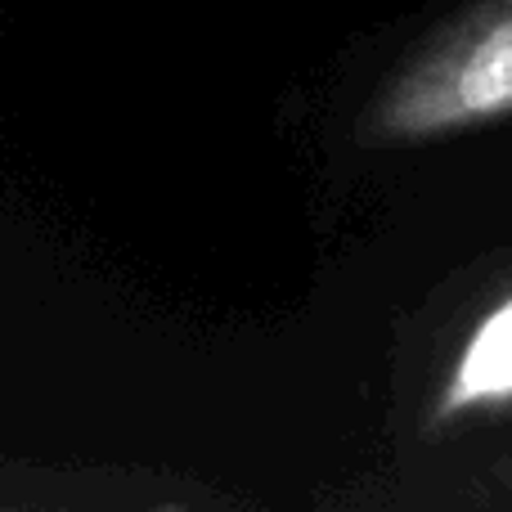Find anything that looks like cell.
<instances>
[{"label": "cell", "instance_id": "6da1fadb", "mask_svg": "<svg viewBox=\"0 0 512 512\" xmlns=\"http://www.w3.org/2000/svg\"><path fill=\"white\" fill-rule=\"evenodd\" d=\"M512 122V0H468L418 32L360 99L351 140L369 153L432 149Z\"/></svg>", "mask_w": 512, "mask_h": 512}, {"label": "cell", "instance_id": "7a4b0ae2", "mask_svg": "<svg viewBox=\"0 0 512 512\" xmlns=\"http://www.w3.org/2000/svg\"><path fill=\"white\" fill-rule=\"evenodd\" d=\"M512 409V288H504L463 333L445 378L436 382L432 405H427V427L481 423Z\"/></svg>", "mask_w": 512, "mask_h": 512}]
</instances>
